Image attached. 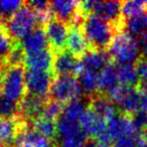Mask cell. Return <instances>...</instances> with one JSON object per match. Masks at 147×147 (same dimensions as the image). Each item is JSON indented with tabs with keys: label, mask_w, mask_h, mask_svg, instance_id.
<instances>
[{
	"label": "cell",
	"mask_w": 147,
	"mask_h": 147,
	"mask_svg": "<svg viewBox=\"0 0 147 147\" xmlns=\"http://www.w3.org/2000/svg\"><path fill=\"white\" fill-rule=\"evenodd\" d=\"M88 106V98L83 96L82 98L76 99V100H73L71 102L65 104L63 114L61 116L65 117L67 119H69V120L80 122L81 117L84 114L85 111L87 110Z\"/></svg>",
	"instance_id": "603a6c76"
},
{
	"label": "cell",
	"mask_w": 147,
	"mask_h": 147,
	"mask_svg": "<svg viewBox=\"0 0 147 147\" xmlns=\"http://www.w3.org/2000/svg\"><path fill=\"white\" fill-rule=\"evenodd\" d=\"M135 67L139 78V84L147 85V57H141L135 63Z\"/></svg>",
	"instance_id": "d6a6232c"
},
{
	"label": "cell",
	"mask_w": 147,
	"mask_h": 147,
	"mask_svg": "<svg viewBox=\"0 0 147 147\" xmlns=\"http://www.w3.org/2000/svg\"><path fill=\"white\" fill-rule=\"evenodd\" d=\"M131 122L137 134H142L147 128V112L146 111H138L135 114L131 115Z\"/></svg>",
	"instance_id": "1f68e13d"
},
{
	"label": "cell",
	"mask_w": 147,
	"mask_h": 147,
	"mask_svg": "<svg viewBox=\"0 0 147 147\" xmlns=\"http://www.w3.org/2000/svg\"><path fill=\"white\" fill-rule=\"evenodd\" d=\"M83 67L90 71L100 73L106 65L113 63L108 51H101V49H90L86 51L84 55L81 57Z\"/></svg>",
	"instance_id": "e0dca14e"
},
{
	"label": "cell",
	"mask_w": 147,
	"mask_h": 147,
	"mask_svg": "<svg viewBox=\"0 0 147 147\" xmlns=\"http://www.w3.org/2000/svg\"><path fill=\"white\" fill-rule=\"evenodd\" d=\"M51 15L69 26L82 25L86 16L81 11L79 1L75 0H55L51 2Z\"/></svg>",
	"instance_id": "8992f818"
},
{
	"label": "cell",
	"mask_w": 147,
	"mask_h": 147,
	"mask_svg": "<svg viewBox=\"0 0 147 147\" xmlns=\"http://www.w3.org/2000/svg\"><path fill=\"white\" fill-rule=\"evenodd\" d=\"M142 135H143V136H144V138H145V139H146V140H147V128L145 129V131H144V132L142 133Z\"/></svg>",
	"instance_id": "74e56055"
},
{
	"label": "cell",
	"mask_w": 147,
	"mask_h": 147,
	"mask_svg": "<svg viewBox=\"0 0 147 147\" xmlns=\"http://www.w3.org/2000/svg\"><path fill=\"white\" fill-rule=\"evenodd\" d=\"M20 117L19 103L10 100L4 95H0V118L15 119Z\"/></svg>",
	"instance_id": "4316f807"
},
{
	"label": "cell",
	"mask_w": 147,
	"mask_h": 147,
	"mask_svg": "<svg viewBox=\"0 0 147 147\" xmlns=\"http://www.w3.org/2000/svg\"><path fill=\"white\" fill-rule=\"evenodd\" d=\"M87 38L83 32L82 25L69 26V33L67 39V49L78 57H82L90 49Z\"/></svg>",
	"instance_id": "9a60e30c"
},
{
	"label": "cell",
	"mask_w": 147,
	"mask_h": 147,
	"mask_svg": "<svg viewBox=\"0 0 147 147\" xmlns=\"http://www.w3.org/2000/svg\"><path fill=\"white\" fill-rule=\"evenodd\" d=\"M123 31L135 38H138L147 32V10L132 18L124 20Z\"/></svg>",
	"instance_id": "7402d4cb"
},
{
	"label": "cell",
	"mask_w": 147,
	"mask_h": 147,
	"mask_svg": "<svg viewBox=\"0 0 147 147\" xmlns=\"http://www.w3.org/2000/svg\"><path fill=\"white\" fill-rule=\"evenodd\" d=\"M63 107H65V104L49 98L47 103H45L42 117H47L49 119L57 121L61 117V115L63 114Z\"/></svg>",
	"instance_id": "4dcf8cb0"
},
{
	"label": "cell",
	"mask_w": 147,
	"mask_h": 147,
	"mask_svg": "<svg viewBox=\"0 0 147 147\" xmlns=\"http://www.w3.org/2000/svg\"><path fill=\"white\" fill-rule=\"evenodd\" d=\"M119 84L129 88H135L139 85V78L137 75L135 63L118 65Z\"/></svg>",
	"instance_id": "cb8c5ba5"
},
{
	"label": "cell",
	"mask_w": 147,
	"mask_h": 147,
	"mask_svg": "<svg viewBox=\"0 0 147 147\" xmlns=\"http://www.w3.org/2000/svg\"><path fill=\"white\" fill-rule=\"evenodd\" d=\"M78 81L82 89L83 96L90 97L98 93L99 88V73L90 69H83L79 74Z\"/></svg>",
	"instance_id": "44dd1931"
},
{
	"label": "cell",
	"mask_w": 147,
	"mask_h": 147,
	"mask_svg": "<svg viewBox=\"0 0 147 147\" xmlns=\"http://www.w3.org/2000/svg\"><path fill=\"white\" fill-rule=\"evenodd\" d=\"M0 147H3V146H2V145H1V143H0Z\"/></svg>",
	"instance_id": "f35d334b"
},
{
	"label": "cell",
	"mask_w": 147,
	"mask_h": 147,
	"mask_svg": "<svg viewBox=\"0 0 147 147\" xmlns=\"http://www.w3.org/2000/svg\"><path fill=\"white\" fill-rule=\"evenodd\" d=\"M24 65L7 67L3 76L2 95L14 102L20 101L26 95Z\"/></svg>",
	"instance_id": "277c9868"
},
{
	"label": "cell",
	"mask_w": 147,
	"mask_h": 147,
	"mask_svg": "<svg viewBox=\"0 0 147 147\" xmlns=\"http://www.w3.org/2000/svg\"><path fill=\"white\" fill-rule=\"evenodd\" d=\"M25 55H32L38 51L49 49V43L42 25L33 29L27 36L20 41Z\"/></svg>",
	"instance_id": "5bb4252c"
},
{
	"label": "cell",
	"mask_w": 147,
	"mask_h": 147,
	"mask_svg": "<svg viewBox=\"0 0 147 147\" xmlns=\"http://www.w3.org/2000/svg\"><path fill=\"white\" fill-rule=\"evenodd\" d=\"M47 99L49 98H41L26 93L24 98L19 103L20 117L31 125L35 120L42 117Z\"/></svg>",
	"instance_id": "8fae6325"
},
{
	"label": "cell",
	"mask_w": 147,
	"mask_h": 147,
	"mask_svg": "<svg viewBox=\"0 0 147 147\" xmlns=\"http://www.w3.org/2000/svg\"><path fill=\"white\" fill-rule=\"evenodd\" d=\"M53 51L51 47L32 55H27L24 57V67L27 69L53 71Z\"/></svg>",
	"instance_id": "d6986e66"
},
{
	"label": "cell",
	"mask_w": 147,
	"mask_h": 147,
	"mask_svg": "<svg viewBox=\"0 0 147 147\" xmlns=\"http://www.w3.org/2000/svg\"><path fill=\"white\" fill-rule=\"evenodd\" d=\"M118 85V65L113 61L99 73L98 93L107 96Z\"/></svg>",
	"instance_id": "ffe728a7"
},
{
	"label": "cell",
	"mask_w": 147,
	"mask_h": 147,
	"mask_svg": "<svg viewBox=\"0 0 147 147\" xmlns=\"http://www.w3.org/2000/svg\"><path fill=\"white\" fill-rule=\"evenodd\" d=\"M55 147H57V145H55Z\"/></svg>",
	"instance_id": "60d3db41"
},
{
	"label": "cell",
	"mask_w": 147,
	"mask_h": 147,
	"mask_svg": "<svg viewBox=\"0 0 147 147\" xmlns=\"http://www.w3.org/2000/svg\"><path fill=\"white\" fill-rule=\"evenodd\" d=\"M107 51L117 65L135 63L141 57L138 39L125 31L117 33Z\"/></svg>",
	"instance_id": "7a4b0ae2"
},
{
	"label": "cell",
	"mask_w": 147,
	"mask_h": 147,
	"mask_svg": "<svg viewBox=\"0 0 147 147\" xmlns=\"http://www.w3.org/2000/svg\"><path fill=\"white\" fill-rule=\"evenodd\" d=\"M81 130L82 128L80 126V122L69 120L63 116H61L57 120V139L69 136Z\"/></svg>",
	"instance_id": "83f0119b"
},
{
	"label": "cell",
	"mask_w": 147,
	"mask_h": 147,
	"mask_svg": "<svg viewBox=\"0 0 147 147\" xmlns=\"http://www.w3.org/2000/svg\"><path fill=\"white\" fill-rule=\"evenodd\" d=\"M87 98L89 102V108H91L95 113H97L106 121L110 120L117 113L120 112L116 105L106 95L97 93Z\"/></svg>",
	"instance_id": "2e32d148"
},
{
	"label": "cell",
	"mask_w": 147,
	"mask_h": 147,
	"mask_svg": "<svg viewBox=\"0 0 147 147\" xmlns=\"http://www.w3.org/2000/svg\"><path fill=\"white\" fill-rule=\"evenodd\" d=\"M139 134L129 135L117 139L114 141L112 147H136V139Z\"/></svg>",
	"instance_id": "836d02e7"
},
{
	"label": "cell",
	"mask_w": 147,
	"mask_h": 147,
	"mask_svg": "<svg viewBox=\"0 0 147 147\" xmlns=\"http://www.w3.org/2000/svg\"><path fill=\"white\" fill-rule=\"evenodd\" d=\"M106 133L112 139L113 143L117 139L124 136L137 134L131 122L130 116L124 113L118 112L114 117L107 121Z\"/></svg>",
	"instance_id": "7c38bea8"
},
{
	"label": "cell",
	"mask_w": 147,
	"mask_h": 147,
	"mask_svg": "<svg viewBox=\"0 0 147 147\" xmlns=\"http://www.w3.org/2000/svg\"><path fill=\"white\" fill-rule=\"evenodd\" d=\"M14 147H55V142L29 127L19 134Z\"/></svg>",
	"instance_id": "ac0fdd59"
},
{
	"label": "cell",
	"mask_w": 147,
	"mask_h": 147,
	"mask_svg": "<svg viewBox=\"0 0 147 147\" xmlns=\"http://www.w3.org/2000/svg\"><path fill=\"white\" fill-rule=\"evenodd\" d=\"M9 147H14V146H9Z\"/></svg>",
	"instance_id": "ab89813d"
},
{
	"label": "cell",
	"mask_w": 147,
	"mask_h": 147,
	"mask_svg": "<svg viewBox=\"0 0 147 147\" xmlns=\"http://www.w3.org/2000/svg\"><path fill=\"white\" fill-rule=\"evenodd\" d=\"M147 10V1L143 0H130L122 2V17L124 20Z\"/></svg>",
	"instance_id": "f1b7e54d"
},
{
	"label": "cell",
	"mask_w": 147,
	"mask_h": 147,
	"mask_svg": "<svg viewBox=\"0 0 147 147\" xmlns=\"http://www.w3.org/2000/svg\"><path fill=\"white\" fill-rule=\"evenodd\" d=\"M82 29L91 49L107 51L116 36V27L96 14H89L85 17Z\"/></svg>",
	"instance_id": "6da1fadb"
},
{
	"label": "cell",
	"mask_w": 147,
	"mask_h": 147,
	"mask_svg": "<svg viewBox=\"0 0 147 147\" xmlns=\"http://www.w3.org/2000/svg\"><path fill=\"white\" fill-rule=\"evenodd\" d=\"M80 126L89 138H97L106 130L107 121L88 106L80 119Z\"/></svg>",
	"instance_id": "4fadbf2b"
},
{
	"label": "cell",
	"mask_w": 147,
	"mask_h": 147,
	"mask_svg": "<svg viewBox=\"0 0 147 147\" xmlns=\"http://www.w3.org/2000/svg\"><path fill=\"white\" fill-rule=\"evenodd\" d=\"M7 67L3 65H0V92L2 91V85H3V76H4V71L5 69Z\"/></svg>",
	"instance_id": "8d00e7d4"
},
{
	"label": "cell",
	"mask_w": 147,
	"mask_h": 147,
	"mask_svg": "<svg viewBox=\"0 0 147 147\" xmlns=\"http://www.w3.org/2000/svg\"><path fill=\"white\" fill-rule=\"evenodd\" d=\"M31 127L21 117L15 119L0 118V143L3 147L14 146L17 137L22 131Z\"/></svg>",
	"instance_id": "30bf717a"
},
{
	"label": "cell",
	"mask_w": 147,
	"mask_h": 147,
	"mask_svg": "<svg viewBox=\"0 0 147 147\" xmlns=\"http://www.w3.org/2000/svg\"><path fill=\"white\" fill-rule=\"evenodd\" d=\"M53 78L55 77L53 71L26 69L25 84H26L27 94L41 98H49Z\"/></svg>",
	"instance_id": "52a82bcc"
},
{
	"label": "cell",
	"mask_w": 147,
	"mask_h": 147,
	"mask_svg": "<svg viewBox=\"0 0 147 147\" xmlns=\"http://www.w3.org/2000/svg\"><path fill=\"white\" fill-rule=\"evenodd\" d=\"M85 147H86V146H85Z\"/></svg>",
	"instance_id": "b9f144b4"
},
{
	"label": "cell",
	"mask_w": 147,
	"mask_h": 147,
	"mask_svg": "<svg viewBox=\"0 0 147 147\" xmlns=\"http://www.w3.org/2000/svg\"><path fill=\"white\" fill-rule=\"evenodd\" d=\"M83 63L80 57H76L67 49L53 53V77L71 75L78 77L83 71Z\"/></svg>",
	"instance_id": "ba28073f"
},
{
	"label": "cell",
	"mask_w": 147,
	"mask_h": 147,
	"mask_svg": "<svg viewBox=\"0 0 147 147\" xmlns=\"http://www.w3.org/2000/svg\"><path fill=\"white\" fill-rule=\"evenodd\" d=\"M23 5L24 2L19 0H1L0 1V23L4 24Z\"/></svg>",
	"instance_id": "f546056e"
},
{
	"label": "cell",
	"mask_w": 147,
	"mask_h": 147,
	"mask_svg": "<svg viewBox=\"0 0 147 147\" xmlns=\"http://www.w3.org/2000/svg\"><path fill=\"white\" fill-rule=\"evenodd\" d=\"M86 147H112V145L103 142L97 138H90L87 142Z\"/></svg>",
	"instance_id": "d590c367"
},
{
	"label": "cell",
	"mask_w": 147,
	"mask_h": 147,
	"mask_svg": "<svg viewBox=\"0 0 147 147\" xmlns=\"http://www.w3.org/2000/svg\"><path fill=\"white\" fill-rule=\"evenodd\" d=\"M31 128L34 129L39 134L49 138V140L55 142V139H57V121L51 120L47 117H40L31 124Z\"/></svg>",
	"instance_id": "d4e9b609"
},
{
	"label": "cell",
	"mask_w": 147,
	"mask_h": 147,
	"mask_svg": "<svg viewBox=\"0 0 147 147\" xmlns=\"http://www.w3.org/2000/svg\"><path fill=\"white\" fill-rule=\"evenodd\" d=\"M4 25L14 40L21 41L33 29L40 26L41 23L39 21L38 15L24 2V5L18 11H16L4 23Z\"/></svg>",
	"instance_id": "3957f363"
},
{
	"label": "cell",
	"mask_w": 147,
	"mask_h": 147,
	"mask_svg": "<svg viewBox=\"0 0 147 147\" xmlns=\"http://www.w3.org/2000/svg\"><path fill=\"white\" fill-rule=\"evenodd\" d=\"M82 97L83 92L78 81V77L63 75L53 78L49 90V99H53L63 104H67L71 101Z\"/></svg>",
	"instance_id": "5b68a950"
},
{
	"label": "cell",
	"mask_w": 147,
	"mask_h": 147,
	"mask_svg": "<svg viewBox=\"0 0 147 147\" xmlns=\"http://www.w3.org/2000/svg\"><path fill=\"white\" fill-rule=\"evenodd\" d=\"M16 42L17 41L10 36L5 25L0 23V65L6 67V59Z\"/></svg>",
	"instance_id": "484cf974"
},
{
	"label": "cell",
	"mask_w": 147,
	"mask_h": 147,
	"mask_svg": "<svg viewBox=\"0 0 147 147\" xmlns=\"http://www.w3.org/2000/svg\"><path fill=\"white\" fill-rule=\"evenodd\" d=\"M43 27L49 40V47L53 53L67 49L69 25L55 17L51 16L43 25Z\"/></svg>",
	"instance_id": "9c48e42d"
},
{
	"label": "cell",
	"mask_w": 147,
	"mask_h": 147,
	"mask_svg": "<svg viewBox=\"0 0 147 147\" xmlns=\"http://www.w3.org/2000/svg\"><path fill=\"white\" fill-rule=\"evenodd\" d=\"M138 45L140 49V53L142 57H147V32L138 37Z\"/></svg>",
	"instance_id": "e575fe53"
}]
</instances>
